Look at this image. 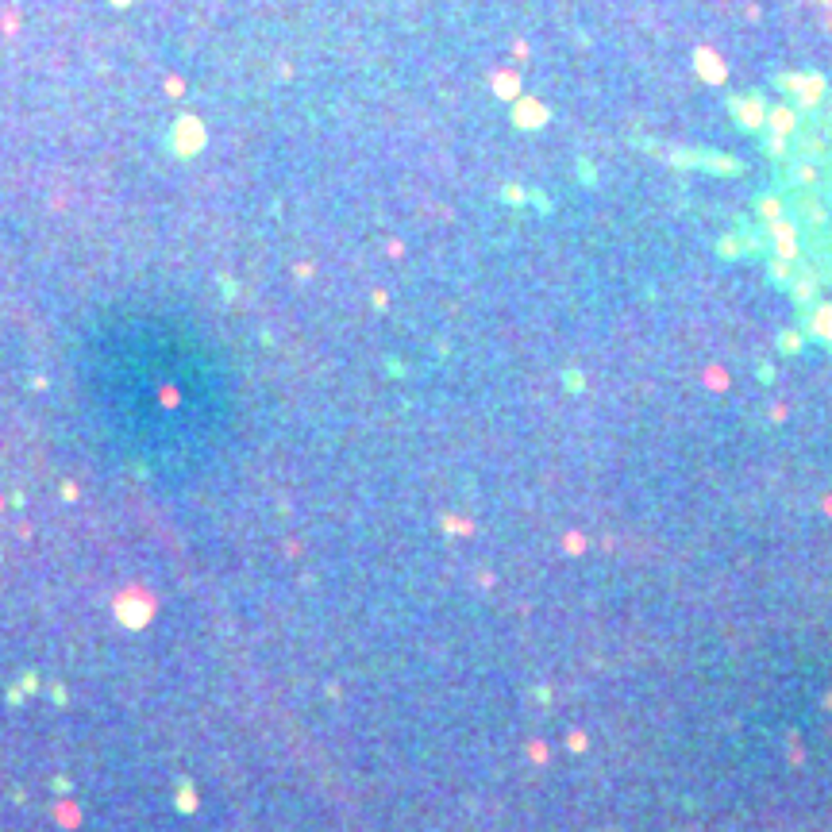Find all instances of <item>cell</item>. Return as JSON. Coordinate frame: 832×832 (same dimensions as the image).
<instances>
[{
  "instance_id": "cell-13",
  "label": "cell",
  "mask_w": 832,
  "mask_h": 832,
  "mask_svg": "<svg viewBox=\"0 0 832 832\" xmlns=\"http://www.w3.org/2000/svg\"><path fill=\"white\" fill-rule=\"evenodd\" d=\"M813 293H817V289H813V282H794V297H798V301H809Z\"/></svg>"
},
{
  "instance_id": "cell-5",
  "label": "cell",
  "mask_w": 832,
  "mask_h": 832,
  "mask_svg": "<svg viewBox=\"0 0 832 832\" xmlns=\"http://www.w3.org/2000/svg\"><path fill=\"white\" fill-rule=\"evenodd\" d=\"M798 124H802L798 108H790V104H774V108H767V128H771V135L790 139L794 131H798Z\"/></svg>"
},
{
  "instance_id": "cell-20",
  "label": "cell",
  "mask_w": 832,
  "mask_h": 832,
  "mask_svg": "<svg viewBox=\"0 0 832 832\" xmlns=\"http://www.w3.org/2000/svg\"><path fill=\"white\" fill-rule=\"evenodd\" d=\"M824 705H829V709H832V694H829V697H824Z\"/></svg>"
},
{
  "instance_id": "cell-10",
  "label": "cell",
  "mask_w": 832,
  "mask_h": 832,
  "mask_svg": "<svg viewBox=\"0 0 832 832\" xmlns=\"http://www.w3.org/2000/svg\"><path fill=\"white\" fill-rule=\"evenodd\" d=\"M563 551H567V555H586V536H582V532H567Z\"/></svg>"
},
{
  "instance_id": "cell-8",
  "label": "cell",
  "mask_w": 832,
  "mask_h": 832,
  "mask_svg": "<svg viewBox=\"0 0 832 832\" xmlns=\"http://www.w3.org/2000/svg\"><path fill=\"white\" fill-rule=\"evenodd\" d=\"M701 382L709 385L713 393H725V390H728V370H725V366H705Z\"/></svg>"
},
{
  "instance_id": "cell-17",
  "label": "cell",
  "mask_w": 832,
  "mask_h": 832,
  "mask_svg": "<svg viewBox=\"0 0 832 832\" xmlns=\"http://www.w3.org/2000/svg\"><path fill=\"white\" fill-rule=\"evenodd\" d=\"M813 177H817V170H813V166H798V181H805V185H809Z\"/></svg>"
},
{
  "instance_id": "cell-2",
  "label": "cell",
  "mask_w": 832,
  "mask_h": 832,
  "mask_svg": "<svg viewBox=\"0 0 832 832\" xmlns=\"http://www.w3.org/2000/svg\"><path fill=\"white\" fill-rule=\"evenodd\" d=\"M783 85L786 89H794L798 93V100H802L805 108H813V104H821V97H824V78H817V74H790V78H783Z\"/></svg>"
},
{
  "instance_id": "cell-1",
  "label": "cell",
  "mask_w": 832,
  "mask_h": 832,
  "mask_svg": "<svg viewBox=\"0 0 832 832\" xmlns=\"http://www.w3.org/2000/svg\"><path fill=\"white\" fill-rule=\"evenodd\" d=\"M771 239H774V255L783 258V262H794V258L802 255V247H798V224L794 220H786V216H778V220H771Z\"/></svg>"
},
{
  "instance_id": "cell-7",
  "label": "cell",
  "mask_w": 832,
  "mask_h": 832,
  "mask_svg": "<svg viewBox=\"0 0 832 832\" xmlns=\"http://www.w3.org/2000/svg\"><path fill=\"white\" fill-rule=\"evenodd\" d=\"M809 335L821 343H832V304H817L809 316Z\"/></svg>"
},
{
  "instance_id": "cell-9",
  "label": "cell",
  "mask_w": 832,
  "mask_h": 832,
  "mask_svg": "<svg viewBox=\"0 0 832 832\" xmlns=\"http://www.w3.org/2000/svg\"><path fill=\"white\" fill-rule=\"evenodd\" d=\"M759 216H763L767 224L778 220V216H783V201H778V196H759Z\"/></svg>"
},
{
  "instance_id": "cell-3",
  "label": "cell",
  "mask_w": 832,
  "mask_h": 832,
  "mask_svg": "<svg viewBox=\"0 0 832 832\" xmlns=\"http://www.w3.org/2000/svg\"><path fill=\"white\" fill-rule=\"evenodd\" d=\"M694 69H697V78L709 81V85H721V81L728 78V66L721 62V54H717V50H709V47L694 50Z\"/></svg>"
},
{
  "instance_id": "cell-4",
  "label": "cell",
  "mask_w": 832,
  "mask_h": 832,
  "mask_svg": "<svg viewBox=\"0 0 832 832\" xmlns=\"http://www.w3.org/2000/svg\"><path fill=\"white\" fill-rule=\"evenodd\" d=\"M732 112H736V120H740V124H744L747 131L767 128V104H763V97H744V100H736Z\"/></svg>"
},
{
  "instance_id": "cell-12",
  "label": "cell",
  "mask_w": 832,
  "mask_h": 832,
  "mask_svg": "<svg viewBox=\"0 0 832 832\" xmlns=\"http://www.w3.org/2000/svg\"><path fill=\"white\" fill-rule=\"evenodd\" d=\"M778 343H783L786 355H794L798 347H802V332H783V339H778Z\"/></svg>"
},
{
  "instance_id": "cell-6",
  "label": "cell",
  "mask_w": 832,
  "mask_h": 832,
  "mask_svg": "<svg viewBox=\"0 0 832 832\" xmlns=\"http://www.w3.org/2000/svg\"><path fill=\"white\" fill-rule=\"evenodd\" d=\"M517 124L520 128H543V124H548V108L539 104V100L524 97L517 104Z\"/></svg>"
},
{
  "instance_id": "cell-14",
  "label": "cell",
  "mask_w": 832,
  "mask_h": 832,
  "mask_svg": "<svg viewBox=\"0 0 832 832\" xmlns=\"http://www.w3.org/2000/svg\"><path fill=\"white\" fill-rule=\"evenodd\" d=\"M567 744H570V752H586L589 740H586V732H570V736H567Z\"/></svg>"
},
{
  "instance_id": "cell-18",
  "label": "cell",
  "mask_w": 832,
  "mask_h": 832,
  "mask_svg": "<svg viewBox=\"0 0 832 832\" xmlns=\"http://www.w3.org/2000/svg\"><path fill=\"white\" fill-rule=\"evenodd\" d=\"M528 752H532V759H536V763H543V759H548V747H543V744H532Z\"/></svg>"
},
{
  "instance_id": "cell-16",
  "label": "cell",
  "mask_w": 832,
  "mask_h": 832,
  "mask_svg": "<svg viewBox=\"0 0 832 832\" xmlns=\"http://www.w3.org/2000/svg\"><path fill=\"white\" fill-rule=\"evenodd\" d=\"M767 150H771V155H786V139L783 135H771V139H767Z\"/></svg>"
},
{
  "instance_id": "cell-19",
  "label": "cell",
  "mask_w": 832,
  "mask_h": 832,
  "mask_svg": "<svg viewBox=\"0 0 832 832\" xmlns=\"http://www.w3.org/2000/svg\"><path fill=\"white\" fill-rule=\"evenodd\" d=\"M821 509H824V513H829V517H832V493H829V497L821 501Z\"/></svg>"
},
{
  "instance_id": "cell-11",
  "label": "cell",
  "mask_w": 832,
  "mask_h": 832,
  "mask_svg": "<svg viewBox=\"0 0 832 832\" xmlns=\"http://www.w3.org/2000/svg\"><path fill=\"white\" fill-rule=\"evenodd\" d=\"M497 89H501V97H517V93H520V85H517V78H513V74H501Z\"/></svg>"
},
{
  "instance_id": "cell-15",
  "label": "cell",
  "mask_w": 832,
  "mask_h": 832,
  "mask_svg": "<svg viewBox=\"0 0 832 832\" xmlns=\"http://www.w3.org/2000/svg\"><path fill=\"white\" fill-rule=\"evenodd\" d=\"M771 274H774V282H786V278H790V262H783V258H778V262L771 266Z\"/></svg>"
}]
</instances>
